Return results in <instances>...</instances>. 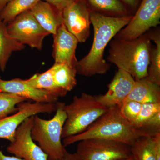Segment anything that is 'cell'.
Instances as JSON below:
<instances>
[{"label": "cell", "instance_id": "31", "mask_svg": "<svg viewBox=\"0 0 160 160\" xmlns=\"http://www.w3.org/2000/svg\"><path fill=\"white\" fill-rule=\"evenodd\" d=\"M0 160H23L15 156H9L4 154L0 150Z\"/></svg>", "mask_w": 160, "mask_h": 160}, {"label": "cell", "instance_id": "10", "mask_svg": "<svg viewBox=\"0 0 160 160\" xmlns=\"http://www.w3.org/2000/svg\"><path fill=\"white\" fill-rule=\"evenodd\" d=\"M34 116L26 119L18 127L14 140L7 146L9 153L23 160H48V157L32 140L31 130Z\"/></svg>", "mask_w": 160, "mask_h": 160}, {"label": "cell", "instance_id": "1", "mask_svg": "<svg viewBox=\"0 0 160 160\" xmlns=\"http://www.w3.org/2000/svg\"><path fill=\"white\" fill-rule=\"evenodd\" d=\"M132 16L113 17L91 11L90 22L94 30L93 43L88 54L78 62V74L91 77L108 72L110 65L104 58L105 49L112 38L127 26Z\"/></svg>", "mask_w": 160, "mask_h": 160}, {"label": "cell", "instance_id": "2", "mask_svg": "<svg viewBox=\"0 0 160 160\" xmlns=\"http://www.w3.org/2000/svg\"><path fill=\"white\" fill-rule=\"evenodd\" d=\"M143 136L140 130L126 119L120 112L118 106L109 108L85 131L63 139L65 147L88 139H102L116 141L131 146Z\"/></svg>", "mask_w": 160, "mask_h": 160}, {"label": "cell", "instance_id": "16", "mask_svg": "<svg viewBox=\"0 0 160 160\" xmlns=\"http://www.w3.org/2000/svg\"><path fill=\"white\" fill-rule=\"evenodd\" d=\"M160 86L152 82L147 77L142 79L135 80L132 90L124 102L126 101H134L142 104L159 103Z\"/></svg>", "mask_w": 160, "mask_h": 160}, {"label": "cell", "instance_id": "24", "mask_svg": "<svg viewBox=\"0 0 160 160\" xmlns=\"http://www.w3.org/2000/svg\"><path fill=\"white\" fill-rule=\"evenodd\" d=\"M159 113H160V102L142 104L139 114L132 125L141 132V130L151 122Z\"/></svg>", "mask_w": 160, "mask_h": 160}, {"label": "cell", "instance_id": "32", "mask_svg": "<svg viewBox=\"0 0 160 160\" xmlns=\"http://www.w3.org/2000/svg\"><path fill=\"white\" fill-rule=\"evenodd\" d=\"M12 0H0V12L4 9L8 3H9Z\"/></svg>", "mask_w": 160, "mask_h": 160}, {"label": "cell", "instance_id": "3", "mask_svg": "<svg viewBox=\"0 0 160 160\" xmlns=\"http://www.w3.org/2000/svg\"><path fill=\"white\" fill-rule=\"evenodd\" d=\"M151 47L149 34L132 40L115 38L110 41L107 59L131 75L136 81L142 79L148 76Z\"/></svg>", "mask_w": 160, "mask_h": 160}, {"label": "cell", "instance_id": "14", "mask_svg": "<svg viewBox=\"0 0 160 160\" xmlns=\"http://www.w3.org/2000/svg\"><path fill=\"white\" fill-rule=\"evenodd\" d=\"M0 92L16 94L35 102L55 103L59 98L49 92L32 87L26 80L19 78L10 80L0 79Z\"/></svg>", "mask_w": 160, "mask_h": 160}, {"label": "cell", "instance_id": "27", "mask_svg": "<svg viewBox=\"0 0 160 160\" xmlns=\"http://www.w3.org/2000/svg\"><path fill=\"white\" fill-rule=\"evenodd\" d=\"M49 3L60 11L62 12L63 9L68 7L75 0H42Z\"/></svg>", "mask_w": 160, "mask_h": 160}, {"label": "cell", "instance_id": "33", "mask_svg": "<svg viewBox=\"0 0 160 160\" xmlns=\"http://www.w3.org/2000/svg\"><path fill=\"white\" fill-rule=\"evenodd\" d=\"M118 160H135L134 158L132 156V155H130L128 157L125 158L121 159Z\"/></svg>", "mask_w": 160, "mask_h": 160}, {"label": "cell", "instance_id": "4", "mask_svg": "<svg viewBox=\"0 0 160 160\" xmlns=\"http://www.w3.org/2000/svg\"><path fill=\"white\" fill-rule=\"evenodd\" d=\"M65 105L58 102L55 114L51 119L34 116L31 137L47 155L48 160H59L66 151L62 142L63 127L67 118L64 109Z\"/></svg>", "mask_w": 160, "mask_h": 160}, {"label": "cell", "instance_id": "9", "mask_svg": "<svg viewBox=\"0 0 160 160\" xmlns=\"http://www.w3.org/2000/svg\"><path fill=\"white\" fill-rule=\"evenodd\" d=\"M57 103H42L25 102L18 105V111L11 115L0 119V139L11 142L18 127L30 117L39 113H51L56 112Z\"/></svg>", "mask_w": 160, "mask_h": 160}, {"label": "cell", "instance_id": "23", "mask_svg": "<svg viewBox=\"0 0 160 160\" xmlns=\"http://www.w3.org/2000/svg\"><path fill=\"white\" fill-rule=\"evenodd\" d=\"M131 153L135 160H156L152 137L138 138L131 146Z\"/></svg>", "mask_w": 160, "mask_h": 160}, {"label": "cell", "instance_id": "34", "mask_svg": "<svg viewBox=\"0 0 160 160\" xmlns=\"http://www.w3.org/2000/svg\"><path fill=\"white\" fill-rule=\"evenodd\" d=\"M0 79H1V76H0Z\"/></svg>", "mask_w": 160, "mask_h": 160}, {"label": "cell", "instance_id": "30", "mask_svg": "<svg viewBox=\"0 0 160 160\" xmlns=\"http://www.w3.org/2000/svg\"><path fill=\"white\" fill-rule=\"evenodd\" d=\"M59 160H82L76 153H71L66 150L62 157Z\"/></svg>", "mask_w": 160, "mask_h": 160}, {"label": "cell", "instance_id": "7", "mask_svg": "<svg viewBox=\"0 0 160 160\" xmlns=\"http://www.w3.org/2000/svg\"><path fill=\"white\" fill-rule=\"evenodd\" d=\"M6 27L9 35L18 42L39 51L42 49L45 38L50 34L39 24L30 10L18 16Z\"/></svg>", "mask_w": 160, "mask_h": 160}, {"label": "cell", "instance_id": "21", "mask_svg": "<svg viewBox=\"0 0 160 160\" xmlns=\"http://www.w3.org/2000/svg\"><path fill=\"white\" fill-rule=\"evenodd\" d=\"M150 40L155 43L151 47L149 56V64L147 78L152 82L160 86V31L149 34Z\"/></svg>", "mask_w": 160, "mask_h": 160}, {"label": "cell", "instance_id": "28", "mask_svg": "<svg viewBox=\"0 0 160 160\" xmlns=\"http://www.w3.org/2000/svg\"><path fill=\"white\" fill-rule=\"evenodd\" d=\"M156 160H160V132L152 137Z\"/></svg>", "mask_w": 160, "mask_h": 160}, {"label": "cell", "instance_id": "19", "mask_svg": "<svg viewBox=\"0 0 160 160\" xmlns=\"http://www.w3.org/2000/svg\"><path fill=\"white\" fill-rule=\"evenodd\" d=\"M22 46L11 37L6 25L0 18V69H6L12 53L21 51Z\"/></svg>", "mask_w": 160, "mask_h": 160}, {"label": "cell", "instance_id": "26", "mask_svg": "<svg viewBox=\"0 0 160 160\" xmlns=\"http://www.w3.org/2000/svg\"><path fill=\"white\" fill-rule=\"evenodd\" d=\"M142 105L136 101H126L119 107L120 112L123 116L132 124L139 114Z\"/></svg>", "mask_w": 160, "mask_h": 160}, {"label": "cell", "instance_id": "11", "mask_svg": "<svg viewBox=\"0 0 160 160\" xmlns=\"http://www.w3.org/2000/svg\"><path fill=\"white\" fill-rule=\"evenodd\" d=\"M90 9L84 0H75L62 12L63 23L79 43H84L90 33Z\"/></svg>", "mask_w": 160, "mask_h": 160}, {"label": "cell", "instance_id": "8", "mask_svg": "<svg viewBox=\"0 0 160 160\" xmlns=\"http://www.w3.org/2000/svg\"><path fill=\"white\" fill-rule=\"evenodd\" d=\"M76 153L82 160H118L131 154V146L116 141L88 139L79 142Z\"/></svg>", "mask_w": 160, "mask_h": 160}, {"label": "cell", "instance_id": "29", "mask_svg": "<svg viewBox=\"0 0 160 160\" xmlns=\"http://www.w3.org/2000/svg\"><path fill=\"white\" fill-rule=\"evenodd\" d=\"M132 13H135L139 6L141 0H121Z\"/></svg>", "mask_w": 160, "mask_h": 160}, {"label": "cell", "instance_id": "25", "mask_svg": "<svg viewBox=\"0 0 160 160\" xmlns=\"http://www.w3.org/2000/svg\"><path fill=\"white\" fill-rule=\"evenodd\" d=\"M27 101L17 95L0 92V119L16 112L18 105Z\"/></svg>", "mask_w": 160, "mask_h": 160}, {"label": "cell", "instance_id": "6", "mask_svg": "<svg viewBox=\"0 0 160 160\" xmlns=\"http://www.w3.org/2000/svg\"><path fill=\"white\" fill-rule=\"evenodd\" d=\"M160 0H141L131 20L116 35V38L135 39L160 22Z\"/></svg>", "mask_w": 160, "mask_h": 160}, {"label": "cell", "instance_id": "5", "mask_svg": "<svg viewBox=\"0 0 160 160\" xmlns=\"http://www.w3.org/2000/svg\"><path fill=\"white\" fill-rule=\"evenodd\" d=\"M64 109L67 118L63 127V139L85 131L109 108L99 102L94 96L82 92L80 96H74Z\"/></svg>", "mask_w": 160, "mask_h": 160}, {"label": "cell", "instance_id": "13", "mask_svg": "<svg viewBox=\"0 0 160 160\" xmlns=\"http://www.w3.org/2000/svg\"><path fill=\"white\" fill-rule=\"evenodd\" d=\"M53 57L55 64H66L76 67V50L78 41L69 32L63 22L53 35Z\"/></svg>", "mask_w": 160, "mask_h": 160}, {"label": "cell", "instance_id": "15", "mask_svg": "<svg viewBox=\"0 0 160 160\" xmlns=\"http://www.w3.org/2000/svg\"><path fill=\"white\" fill-rule=\"evenodd\" d=\"M30 11L39 24L49 34H56L63 22L62 11L45 1H39Z\"/></svg>", "mask_w": 160, "mask_h": 160}, {"label": "cell", "instance_id": "12", "mask_svg": "<svg viewBox=\"0 0 160 160\" xmlns=\"http://www.w3.org/2000/svg\"><path fill=\"white\" fill-rule=\"evenodd\" d=\"M135 83L133 78L126 72L118 69L108 85L106 94L95 96L97 100L108 108L122 106L132 90Z\"/></svg>", "mask_w": 160, "mask_h": 160}, {"label": "cell", "instance_id": "18", "mask_svg": "<svg viewBox=\"0 0 160 160\" xmlns=\"http://www.w3.org/2000/svg\"><path fill=\"white\" fill-rule=\"evenodd\" d=\"M50 69L55 83L60 89L68 92L76 86V67L66 64L54 63Z\"/></svg>", "mask_w": 160, "mask_h": 160}, {"label": "cell", "instance_id": "20", "mask_svg": "<svg viewBox=\"0 0 160 160\" xmlns=\"http://www.w3.org/2000/svg\"><path fill=\"white\" fill-rule=\"evenodd\" d=\"M26 81L32 87L49 92L58 98L65 96L67 93L56 85L50 69L45 72L36 73Z\"/></svg>", "mask_w": 160, "mask_h": 160}, {"label": "cell", "instance_id": "22", "mask_svg": "<svg viewBox=\"0 0 160 160\" xmlns=\"http://www.w3.org/2000/svg\"><path fill=\"white\" fill-rule=\"evenodd\" d=\"M41 0H12L0 12V18L6 25L18 16L31 10Z\"/></svg>", "mask_w": 160, "mask_h": 160}, {"label": "cell", "instance_id": "17", "mask_svg": "<svg viewBox=\"0 0 160 160\" xmlns=\"http://www.w3.org/2000/svg\"><path fill=\"white\" fill-rule=\"evenodd\" d=\"M91 12L113 17L132 15L121 0H84Z\"/></svg>", "mask_w": 160, "mask_h": 160}]
</instances>
